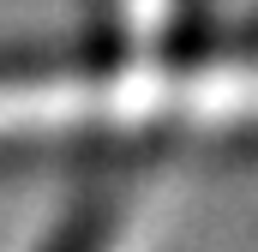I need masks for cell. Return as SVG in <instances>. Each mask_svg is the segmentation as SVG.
Returning a JSON list of instances; mask_svg holds the SVG:
<instances>
[{
	"mask_svg": "<svg viewBox=\"0 0 258 252\" xmlns=\"http://www.w3.org/2000/svg\"><path fill=\"white\" fill-rule=\"evenodd\" d=\"M114 222H120V204H90L54 240V252H114Z\"/></svg>",
	"mask_w": 258,
	"mask_h": 252,
	"instance_id": "6da1fadb",
	"label": "cell"
}]
</instances>
